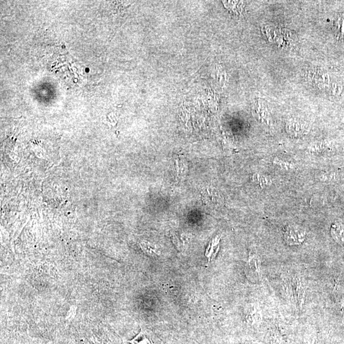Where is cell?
<instances>
[{"mask_svg": "<svg viewBox=\"0 0 344 344\" xmlns=\"http://www.w3.org/2000/svg\"><path fill=\"white\" fill-rule=\"evenodd\" d=\"M274 164L279 165V167H280L281 168H283L284 170H291L295 168V166H294L293 164H292V163L284 162V161L277 159V158L276 159L274 160Z\"/></svg>", "mask_w": 344, "mask_h": 344, "instance_id": "cell-7", "label": "cell"}, {"mask_svg": "<svg viewBox=\"0 0 344 344\" xmlns=\"http://www.w3.org/2000/svg\"><path fill=\"white\" fill-rule=\"evenodd\" d=\"M305 230L300 227L293 225L287 227L284 233V239L289 245H298L304 241L305 239Z\"/></svg>", "mask_w": 344, "mask_h": 344, "instance_id": "cell-1", "label": "cell"}, {"mask_svg": "<svg viewBox=\"0 0 344 344\" xmlns=\"http://www.w3.org/2000/svg\"><path fill=\"white\" fill-rule=\"evenodd\" d=\"M318 179L322 182L333 184L344 180V172L342 171H330L322 172L318 175Z\"/></svg>", "mask_w": 344, "mask_h": 344, "instance_id": "cell-2", "label": "cell"}, {"mask_svg": "<svg viewBox=\"0 0 344 344\" xmlns=\"http://www.w3.org/2000/svg\"><path fill=\"white\" fill-rule=\"evenodd\" d=\"M253 178L255 182L260 185L261 187H264L266 186V185H270L272 184L271 178L264 176V175H255Z\"/></svg>", "mask_w": 344, "mask_h": 344, "instance_id": "cell-6", "label": "cell"}, {"mask_svg": "<svg viewBox=\"0 0 344 344\" xmlns=\"http://www.w3.org/2000/svg\"><path fill=\"white\" fill-rule=\"evenodd\" d=\"M336 24H337V25H336L337 31L339 33H341L340 34L341 36H344V17H339Z\"/></svg>", "mask_w": 344, "mask_h": 344, "instance_id": "cell-8", "label": "cell"}, {"mask_svg": "<svg viewBox=\"0 0 344 344\" xmlns=\"http://www.w3.org/2000/svg\"><path fill=\"white\" fill-rule=\"evenodd\" d=\"M305 130V126L298 122L289 123L288 125V132L291 135L297 136L303 134Z\"/></svg>", "mask_w": 344, "mask_h": 344, "instance_id": "cell-5", "label": "cell"}, {"mask_svg": "<svg viewBox=\"0 0 344 344\" xmlns=\"http://www.w3.org/2000/svg\"><path fill=\"white\" fill-rule=\"evenodd\" d=\"M331 234L337 243L344 246V224L340 222H335L331 228Z\"/></svg>", "mask_w": 344, "mask_h": 344, "instance_id": "cell-3", "label": "cell"}, {"mask_svg": "<svg viewBox=\"0 0 344 344\" xmlns=\"http://www.w3.org/2000/svg\"><path fill=\"white\" fill-rule=\"evenodd\" d=\"M131 344H155L150 337H148L145 331H141L132 340L128 341Z\"/></svg>", "mask_w": 344, "mask_h": 344, "instance_id": "cell-4", "label": "cell"}]
</instances>
